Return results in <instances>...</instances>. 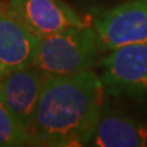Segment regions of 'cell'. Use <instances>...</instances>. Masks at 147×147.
Returning a JSON list of instances; mask_svg holds the SVG:
<instances>
[{"instance_id": "6da1fadb", "label": "cell", "mask_w": 147, "mask_h": 147, "mask_svg": "<svg viewBox=\"0 0 147 147\" xmlns=\"http://www.w3.org/2000/svg\"><path fill=\"white\" fill-rule=\"evenodd\" d=\"M105 88L93 69L44 75L28 125L34 146L76 147L92 141L102 117Z\"/></svg>"}, {"instance_id": "7a4b0ae2", "label": "cell", "mask_w": 147, "mask_h": 147, "mask_svg": "<svg viewBox=\"0 0 147 147\" xmlns=\"http://www.w3.org/2000/svg\"><path fill=\"white\" fill-rule=\"evenodd\" d=\"M107 47L87 25L39 37L33 66L44 75H70L93 69Z\"/></svg>"}, {"instance_id": "3957f363", "label": "cell", "mask_w": 147, "mask_h": 147, "mask_svg": "<svg viewBox=\"0 0 147 147\" xmlns=\"http://www.w3.org/2000/svg\"><path fill=\"white\" fill-rule=\"evenodd\" d=\"M105 92L114 97L147 100V42L121 45L100 60Z\"/></svg>"}, {"instance_id": "277c9868", "label": "cell", "mask_w": 147, "mask_h": 147, "mask_svg": "<svg viewBox=\"0 0 147 147\" xmlns=\"http://www.w3.org/2000/svg\"><path fill=\"white\" fill-rule=\"evenodd\" d=\"M93 27L108 50L147 42V0H127L102 12Z\"/></svg>"}, {"instance_id": "5b68a950", "label": "cell", "mask_w": 147, "mask_h": 147, "mask_svg": "<svg viewBox=\"0 0 147 147\" xmlns=\"http://www.w3.org/2000/svg\"><path fill=\"white\" fill-rule=\"evenodd\" d=\"M6 9L38 37L85 25L79 13L63 0H9Z\"/></svg>"}, {"instance_id": "8992f818", "label": "cell", "mask_w": 147, "mask_h": 147, "mask_svg": "<svg viewBox=\"0 0 147 147\" xmlns=\"http://www.w3.org/2000/svg\"><path fill=\"white\" fill-rule=\"evenodd\" d=\"M44 74L36 66L6 71L0 79V102L28 129L38 103Z\"/></svg>"}, {"instance_id": "52a82bcc", "label": "cell", "mask_w": 147, "mask_h": 147, "mask_svg": "<svg viewBox=\"0 0 147 147\" xmlns=\"http://www.w3.org/2000/svg\"><path fill=\"white\" fill-rule=\"evenodd\" d=\"M39 37L0 7V65L5 71L33 65Z\"/></svg>"}, {"instance_id": "ba28073f", "label": "cell", "mask_w": 147, "mask_h": 147, "mask_svg": "<svg viewBox=\"0 0 147 147\" xmlns=\"http://www.w3.org/2000/svg\"><path fill=\"white\" fill-rule=\"evenodd\" d=\"M91 142L100 147L145 146L147 145V129L130 118L102 114Z\"/></svg>"}, {"instance_id": "9c48e42d", "label": "cell", "mask_w": 147, "mask_h": 147, "mask_svg": "<svg viewBox=\"0 0 147 147\" xmlns=\"http://www.w3.org/2000/svg\"><path fill=\"white\" fill-rule=\"evenodd\" d=\"M21 146H34L28 129L0 102V147Z\"/></svg>"}, {"instance_id": "30bf717a", "label": "cell", "mask_w": 147, "mask_h": 147, "mask_svg": "<svg viewBox=\"0 0 147 147\" xmlns=\"http://www.w3.org/2000/svg\"><path fill=\"white\" fill-rule=\"evenodd\" d=\"M5 72H6V71L4 70L1 65H0V79H1V77H3V75H4V74H5Z\"/></svg>"}]
</instances>
